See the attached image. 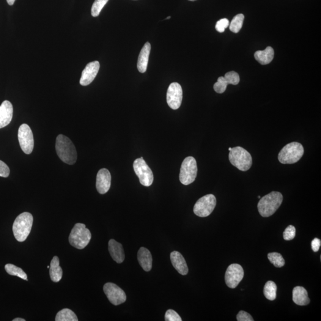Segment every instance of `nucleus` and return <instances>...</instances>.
<instances>
[{"mask_svg":"<svg viewBox=\"0 0 321 321\" xmlns=\"http://www.w3.org/2000/svg\"><path fill=\"white\" fill-rule=\"evenodd\" d=\"M56 150L60 160L69 165L77 161L78 155L75 145L67 136L60 134L56 139Z\"/></svg>","mask_w":321,"mask_h":321,"instance_id":"1","label":"nucleus"},{"mask_svg":"<svg viewBox=\"0 0 321 321\" xmlns=\"http://www.w3.org/2000/svg\"><path fill=\"white\" fill-rule=\"evenodd\" d=\"M283 196L278 192H272L262 197L257 204L260 215L263 217H269L275 213L280 207Z\"/></svg>","mask_w":321,"mask_h":321,"instance_id":"2","label":"nucleus"},{"mask_svg":"<svg viewBox=\"0 0 321 321\" xmlns=\"http://www.w3.org/2000/svg\"><path fill=\"white\" fill-rule=\"evenodd\" d=\"M34 218L29 213H21L17 216L13 225V232L16 240L19 242L26 240L31 232Z\"/></svg>","mask_w":321,"mask_h":321,"instance_id":"3","label":"nucleus"},{"mask_svg":"<svg viewBox=\"0 0 321 321\" xmlns=\"http://www.w3.org/2000/svg\"><path fill=\"white\" fill-rule=\"evenodd\" d=\"M91 236V233L85 224L77 223L71 230L68 241L74 248L83 249L88 245Z\"/></svg>","mask_w":321,"mask_h":321,"instance_id":"4","label":"nucleus"},{"mask_svg":"<svg viewBox=\"0 0 321 321\" xmlns=\"http://www.w3.org/2000/svg\"><path fill=\"white\" fill-rule=\"evenodd\" d=\"M303 153V147L300 143H290L285 145L279 152L278 160L284 164H295L300 160Z\"/></svg>","mask_w":321,"mask_h":321,"instance_id":"5","label":"nucleus"},{"mask_svg":"<svg viewBox=\"0 0 321 321\" xmlns=\"http://www.w3.org/2000/svg\"><path fill=\"white\" fill-rule=\"evenodd\" d=\"M229 160L233 166L242 171H248L252 165L251 153L240 147L232 148L230 151Z\"/></svg>","mask_w":321,"mask_h":321,"instance_id":"6","label":"nucleus"},{"mask_svg":"<svg viewBox=\"0 0 321 321\" xmlns=\"http://www.w3.org/2000/svg\"><path fill=\"white\" fill-rule=\"evenodd\" d=\"M197 173V167L195 159L188 156L183 161L181 166L179 178L184 185H191L195 180Z\"/></svg>","mask_w":321,"mask_h":321,"instance_id":"7","label":"nucleus"},{"mask_svg":"<svg viewBox=\"0 0 321 321\" xmlns=\"http://www.w3.org/2000/svg\"><path fill=\"white\" fill-rule=\"evenodd\" d=\"M133 169L142 185L146 187L152 185L153 182V172L143 157L136 159L134 161Z\"/></svg>","mask_w":321,"mask_h":321,"instance_id":"8","label":"nucleus"},{"mask_svg":"<svg viewBox=\"0 0 321 321\" xmlns=\"http://www.w3.org/2000/svg\"><path fill=\"white\" fill-rule=\"evenodd\" d=\"M216 204L215 196L212 194H207L196 202L194 206L193 212L199 217H207L213 212Z\"/></svg>","mask_w":321,"mask_h":321,"instance_id":"9","label":"nucleus"},{"mask_svg":"<svg viewBox=\"0 0 321 321\" xmlns=\"http://www.w3.org/2000/svg\"><path fill=\"white\" fill-rule=\"evenodd\" d=\"M18 139L21 149L26 154H30L34 147V135L29 126L23 124L20 126L18 131Z\"/></svg>","mask_w":321,"mask_h":321,"instance_id":"10","label":"nucleus"},{"mask_svg":"<svg viewBox=\"0 0 321 321\" xmlns=\"http://www.w3.org/2000/svg\"><path fill=\"white\" fill-rule=\"evenodd\" d=\"M103 290L109 301L114 305H119L125 302L127 298L126 293L116 284L108 282L104 285Z\"/></svg>","mask_w":321,"mask_h":321,"instance_id":"11","label":"nucleus"},{"mask_svg":"<svg viewBox=\"0 0 321 321\" xmlns=\"http://www.w3.org/2000/svg\"><path fill=\"white\" fill-rule=\"evenodd\" d=\"M244 277V271L242 267L237 263L229 266L225 274V281L230 289H235L242 280Z\"/></svg>","mask_w":321,"mask_h":321,"instance_id":"12","label":"nucleus"},{"mask_svg":"<svg viewBox=\"0 0 321 321\" xmlns=\"http://www.w3.org/2000/svg\"><path fill=\"white\" fill-rule=\"evenodd\" d=\"M183 90L182 86L177 82L170 85L167 93V102L170 108L177 109L182 104Z\"/></svg>","mask_w":321,"mask_h":321,"instance_id":"13","label":"nucleus"},{"mask_svg":"<svg viewBox=\"0 0 321 321\" xmlns=\"http://www.w3.org/2000/svg\"><path fill=\"white\" fill-rule=\"evenodd\" d=\"M100 67V63L98 61L88 63L82 71L80 84L82 86H87L91 84L97 76Z\"/></svg>","mask_w":321,"mask_h":321,"instance_id":"14","label":"nucleus"},{"mask_svg":"<svg viewBox=\"0 0 321 321\" xmlns=\"http://www.w3.org/2000/svg\"><path fill=\"white\" fill-rule=\"evenodd\" d=\"M111 175L110 172L106 169H101L97 175L96 188L100 194H105L111 187Z\"/></svg>","mask_w":321,"mask_h":321,"instance_id":"15","label":"nucleus"},{"mask_svg":"<svg viewBox=\"0 0 321 321\" xmlns=\"http://www.w3.org/2000/svg\"><path fill=\"white\" fill-rule=\"evenodd\" d=\"M13 108L9 101H4L0 106V128L9 125L12 120Z\"/></svg>","mask_w":321,"mask_h":321,"instance_id":"16","label":"nucleus"},{"mask_svg":"<svg viewBox=\"0 0 321 321\" xmlns=\"http://www.w3.org/2000/svg\"><path fill=\"white\" fill-rule=\"evenodd\" d=\"M170 259L172 266L178 271V273L181 275H187L189 272V269L187 263L183 255L177 251L171 252L170 254Z\"/></svg>","mask_w":321,"mask_h":321,"instance_id":"17","label":"nucleus"},{"mask_svg":"<svg viewBox=\"0 0 321 321\" xmlns=\"http://www.w3.org/2000/svg\"><path fill=\"white\" fill-rule=\"evenodd\" d=\"M108 251L112 258L118 263L124 261L125 255L123 246L117 241L111 239L108 242Z\"/></svg>","mask_w":321,"mask_h":321,"instance_id":"18","label":"nucleus"},{"mask_svg":"<svg viewBox=\"0 0 321 321\" xmlns=\"http://www.w3.org/2000/svg\"><path fill=\"white\" fill-rule=\"evenodd\" d=\"M138 259L140 265L144 271L148 272L151 270L152 257L149 250L144 247L140 248L138 253Z\"/></svg>","mask_w":321,"mask_h":321,"instance_id":"19","label":"nucleus"},{"mask_svg":"<svg viewBox=\"0 0 321 321\" xmlns=\"http://www.w3.org/2000/svg\"><path fill=\"white\" fill-rule=\"evenodd\" d=\"M151 49V46L149 43H145L139 54L138 61V69L139 72L144 73L147 70L148 61Z\"/></svg>","mask_w":321,"mask_h":321,"instance_id":"20","label":"nucleus"},{"mask_svg":"<svg viewBox=\"0 0 321 321\" xmlns=\"http://www.w3.org/2000/svg\"><path fill=\"white\" fill-rule=\"evenodd\" d=\"M293 300L298 305H308L310 303L308 292L303 287H295L293 290Z\"/></svg>","mask_w":321,"mask_h":321,"instance_id":"21","label":"nucleus"},{"mask_svg":"<svg viewBox=\"0 0 321 321\" xmlns=\"http://www.w3.org/2000/svg\"><path fill=\"white\" fill-rule=\"evenodd\" d=\"M255 58L262 65L268 64L273 61L274 57V49L271 46H268L263 51H257L255 53Z\"/></svg>","mask_w":321,"mask_h":321,"instance_id":"22","label":"nucleus"},{"mask_svg":"<svg viewBox=\"0 0 321 321\" xmlns=\"http://www.w3.org/2000/svg\"><path fill=\"white\" fill-rule=\"evenodd\" d=\"M50 270H49V276L51 280L57 282L61 280L63 276L62 268L60 266V260L59 257H54L51 260L50 263Z\"/></svg>","mask_w":321,"mask_h":321,"instance_id":"23","label":"nucleus"},{"mask_svg":"<svg viewBox=\"0 0 321 321\" xmlns=\"http://www.w3.org/2000/svg\"><path fill=\"white\" fill-rule=\"evenodd\" d=\"M277 285L273 281H268L263 288V294L269 300L273 301L277 298Z\"/></svg>","mask_w":321,"mask_h":321,"instance_id":"24","label":"nucleus"},{"mask_svg":"<svg viewBox=\"0 0 321 321\" xmlns=\"http://www.w3.org/2000/svg\"><path fill=\"white\" fill-rule=\"evenodd\" d=\"M56 321H78L75 313L69 309H63L57 313L56 317Z\"/></svg>","mask_w":321,"mask_h":321,"instance_id":"25","label":"nucleus"},{"mask_svg":"<svg viewBox=\"0 0 321 321\" xmlns=\"http://www.w3.org/2000/svg\"><path fill=\"white\" fill-rule=\"evenodd\" d=\"M5 270L10 275L17 276L24 280L27 281L26 274L24 272L22 269L16 267L15 265L11 264V263H8L5 266Z\"/></svg>","mask_w":321,"mask_h":321,"instance_id":"26","label":"nucleus"},{"mask_svg":"<svg viewBox=\"0 0 321 321\" xmlns=\"http://www.w3.org/2000/svg\"><path fill=\"white\" fill-rule=\"evenodd\" d=\"M244 19L245 16L243 14H238L235 16L234 18L229 24V29L233 33H238L240 31L241 27L243 26Z\"/></svg>","mask_w":321,"mask_h":321,"instance_id":"27","label":"nucleus"},{"mask_svg":"<svg viewBox=\"0 0 321 321\" xmlns=\"http://www.w3.org/2000/svg\"><path fill=\"white\" fill-rule=\"evenodd\" d=\"M268 258L277 268H281L285 265V260L282 255L277 252L268 254Z\"/></svg>","mask_w":321,"mask_h":321,"instance_id":"28","label":"nucleus"},{"mask_svg":"<svg viewBox=\"0 0 321 321\" xmlns=\"http://www.w3.org/2000/svg\"><path fill=\"white\" fill-rule=\"evenodd\" d=\"M108 1V0H95L91 9V15L93 17H97L100 15L101 10Z\"/></svg>","mask_w":321,"mask_h":321,"instance_id":"29","label":"nucleus"},{"mask_svg":"<svg viewBox=\"0 0 321 321\" xmlns=\"http://www.w3.org/2000/svg\"><path fill=\"white\" fill-rule=\"evenodd\" d=\"M228 84L224 77L218 78L217 82L214 85V90L218 94H223L227 89Z\"/></svg>","mask_w":321,"mask_h":321,"instance_id":"30","label":"nucleus"},{"mask_svg":"<svg viewBox=\"0 0 321 321\" xmlns=\"http://www.w3.org/2000/svg\"><path fill=\"white\" fill-rule=\"evenodd\" d=\"M224 78L226 79L228 85H237L240 82L239 75L234 71L227 73L224 76Z\"/></svg>","mask_w":321,"mask_h":321,"instance_id":"31","label":"nucleus"},{"mask_svg":"<svg viewBox=\"0 0 321 321\" xmlns=\"http://www.w3.org/2000/svg\"><path fill=\"white\" fill-rule=\"evenodd\" d=\"M296 236L295 227L292 225L288 226L283 233V237L285 240H292Z\"/></svg>","mask_w":321,"mask_h":321,"instance_id":"32","label":"nucleus"},{"mask_svg":"<svg viewBox=\"0 0 321 321\" xmlns=\"http://www.w3.org/2000/svg\"><path fill=\"white\" fill-rule=\"evenodd\" d=\"M165 320L166 321H182V318L179 315L173 310L169 309L166 313Z\"/></svg>","mask_w":321,"mask_h":321,"instance_id":"33","label":"nucleus"},{"mask_svg":"<svg viewBox=\"0 0 321 321\" xmlns=\"http://www.w3.org/2000/svg\"><path fill=\"white\" fill-rule=\"evenodd\" d=\"M229 21L227 19H222L216 22L215 29L218 32L223 33L225 31V29L229 26Z\"/></svg>","mask_w":321,"mask_h":321,"instance_id":"34","label":"nucleus"},{"mask_svg":"<svg viewBox=\"0 0 321 321\" xmlns=\"http://www.w3.org/2000/svg\"><path fill=\"white\" fill-rule=\"evenodd\" d=\"M9 174V167L3 161L0 160V177H8Z\"/></svg>","mask_w":321,"mask_h":321,"instance_id":"35","label":"nucleus"},{"mask_svg":"<svg viewBox=\"0 0 321 321\" xmlns=\"http://www.w3.org/2000/svg\"><path fill=\"white\" fill-rule=\"evenodd\" d=\"M237 320L238 321H254L253 318L249 313L245 311H241L238 313L237 315Z\"/></svg>","mask_w":321,"mask_h":321,"instance_id":"36","label":"nucleus"},{"mask_svg":"<svg viewBox=\"0 0 321 321\" xmlns=\"http://www.w3.org/2000/svg\"><path fill=\"white\" fill-rule=\"evenodd\" d=\"M321 245V241L319 238H315L312 241L311 246L313 251L317 252L319 251Z\"/></svg>","mask_w":321,"mask_h":321,"instance_id":"37","label":"nucleus"},{"mask_svg":"<svg viewBox=\"0 0 321 321\" xmlns=\"http://www.w3.org/2000/svg\"><path fill=\"white\" fill-rule=\"evenodd\" d=\"M16 0H7V3L10 5H12L15 3Z\"/></svg>","mask_w":321,"mask_h":321,"instance_id":"38","label":"nucleus"},{"mask_svg":"<svg viewBox=\"0 0 321 321\" xmlns=\"http://www.w3.org/2000/svg\"><path fill=\"white\" fill-rule=\"evenodd\" d=\"M26 320L23 319V318H17L14 319L13 321H25Z\"/></svg>","mask_w":321,"mask_h":321,"instance_id":"39","label":"nucleus"},{"mask_svg":"<svg viewBox=\"0 0 321 321\" xmlns=\"http://www.w3.org/2000/svg\"><path fill=\"white\" fill-rule=\"evenodd\" d=\"M232 149V148H229V151H230V150H231Z\"/></svg>","mask_w":321,"mask_h":321,"instance_id":"40","label":"nucleus"},{"mask_svg":"<svg viewBox=\"0 0 321 321\" xmlns=\"http://www.w3.org/2000/svg\"><path fill=\"white\" fill-rule=\"evenodd\" d=\"M189 1H196V0H189Z\"/></svg>","mask_w":321,"mask_h":321,"instance_id":"41","label":"nucleus"},{"mask_svg":"<svg viewBox=\"0 0 321 321\" xmlns=\"http://www.w3.org/2000/svg\"><path fill=\"white\" fill-rule=\"evenodd\" d=\"M170 18H171V17H170V16H169V17L167 18L166 19H170Z\"/></svg>","mask_w":321,"mask_h":321,"instance_id":"42","label":"nucleus"},{"mask_svg":"<svg viewBox=\"0 0 321 321\" xmlns=\"http://www.w3.org/2000/svg\"><path fill=\"white\" fill-rule=\"evenodd\" d=\"M49 267H50V266H48L47 268H49Z\"/></svg>","mask_w":321,"mask_h":321,"instance_id":"43","label":"nucleus"},{"mask_svg":"<svg viewBox=\"0 0 321 321\" xmlns=\"http://www.w3.org/2000/svg\"><path fill=\"white\" fill-rule=\"evenodd\" d=\"M258 198H259V199L260 198V196H258Z\"/></svg>","mask_w":321,"mask_h":321,"instance_id":"44","label":"nucleus"}]
</instances>
